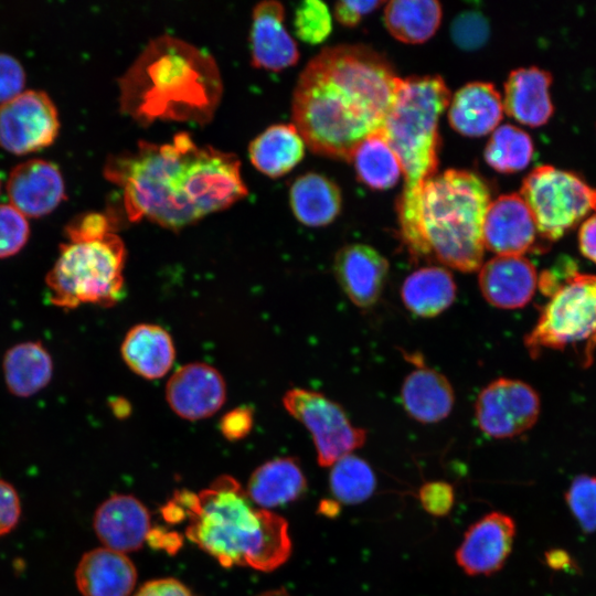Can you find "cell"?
I'll return each mask as SVG.
<instances>
[{"label": "cell", "instance_id": "obj_50", "mask_svg": "<svg viewBox=\"0 0 596 596\" xmlns=\"http://www.w3.org/2000/svg\"><path fill=\"white\" fill-rule=\"evenodd\" d=\"M258 596H292V595H290L286 589L279 588V589L265 592Z\"/></svg>", "mask_w": 596, "mask_h": 596}, {"label": "cell", "instance_id": "obj_49", "mask_svg": "<svg viewBox=\"0 0 596 596\" xmlns=\"http://www.w3.org/2000/svg\"><path fill=\"white\" fill-rule=\"evenodd\" d=\"M319 512L328 518H334L340 512V504L334 499H324L319 504Z\"/></svg>", "mask_w": 596, "mask_h": 596}, {"label": "cell", "instance_id": "obj_13", "mask_svg": "<svg viewBox=\"0 0 596 596\" xmlns=\"http://www.w3.org/2000/svg\"><path fill=\"white\" fill-rule=\"evenodd\" d=\"M485 249L497 255L523 256L546 247L533 215L519 193H508L491 201L482 226Z\"/></svg>", "mask_w": 596, "mask_h": 596}, {"label": "cell", "instance_id": "obj_11", "mask_svg": "<svg viewBox=\"0 0 596 596\" xmlns=\"http://www.w3.org/2000/svg\"><path fill=\"white\" fill-rule=\"evenodd\" d=\"M540 409V396L531 385L500 377L478 394L475 416L483 434L492 438H511L533 427Z\"/></svg>", "mask_w": 596, "mask_h": 596}, {"label": "cell", "instance_id": "obj_31", "mask_svg": "<svg viewBox=\"0 0 596 596\" xmlns=\"http://www.w3.org/2000/svg\"><path fill=\"white\" fill-rule=\"evenodd\" d=\"M441 4L435 0H394L384 8V23L393 38L407 44H421L438 30Z\"/></svg>", "mask_w": 596, "mask_h": 596}, {"label": "cell", "instance_id": "obj_46", "mask_svg": "<svg viewBox=\"0 0 596 596\" xmlns=\"http://www.w3.org/2000/svg\"><path fill=\"white\" fill-rule=\"evenodd\" d=\"M577 243L581 254L596 264V212L582 222Z\"/></svg>", "mask_w": 596, "mask_h": 596}, {"label": "cell", "instance_id": "obj_5", "mask_svg": "<svg viewBox=\"0 0 596 596\" xmlns=\"http://www.w3.org/2000/svg\"><path fill=\"white\" fill-rule=\"evenodd\" d=\"M491 202L487 182L468 170L448 169L427 180L411 230L401 236L415 260L437 262L462 273L482 265L483 220Z\"/></svg>", "mask_w": 596, "mask_h": 596}, {"label": "cell", "instance_id": "obj_37", "mask_svg": "<svg viewBox=\"0 0 596 596\" xmlns=\"http://www.w3.org/2000/svg\"><path fill=\"white\" fill-rule=\"evenodd\" d=\"M489 36V21L478 10H465L458 13L450 24L451 41L462 51L472 52L481 49Z\"/></svg>", "mask_w": 596, "mask_h": 596}, {"label": "cell", "instance_id": "obj_33", "mask_svg": "<svg viewBox=\"0 0 596 596\" xmlns=\"http://www.w3.org/2000/svg\"><path fill=\"white\" fill-rule=\"evenodd\" d=\"M534 145L523 129L504 124L497 127L485 148V160L496 171L514 173L525 169L533 157Z\"/></svg>", "mask_w": 596, "mask_h": 596}, {"label": "cell", "instance_id": "obj_4", "mask_svg": "<svg viewBox=\"0 0 596 596\" xmlns=\"http://www.w3.org/2000/svg\"><path fill=\"white\" fill-rule=\"evenodd\" d=\"M171 500L188 520V540L224 567L272 572L291 554L287 521L254 504L232 476L217 477L198 493L178 490Z\"/></svg>", "mask_w": 596, "mask_h": 596}, {"label": "cell", "instance_id": "obj_17", "mask_svg": "<svg viewBox=\"0 0 596 596\" xmlns=\"http://www.w3.org/2000/svg\"><path fill=\"white\" fill-rule=\"evenodd\" d=\"M478 270L481 295L496 308H522L538 288L536 268L524 256L497 255L482 263Z\"/></svg>", "mask_w": 596, "mask_h": 596}, {"label": "cell", "instance_id": "obj_9", "mask_svg": "<svg viewBox=\"0 0 596 596\" xmlns=\"http://www.w3.org/2000/svg\"><path fill=\"white\" fill-rule=\"evenodd\" d=\"M520 195L530 209L543 242H556L596 212V188L581 175L551 164L534 168Z\"/></svg>", "mask_w": 596, "mask_h": 596}, {"label": "cell", "instance_id": "obj_14", "mask_svg": "<svg viewBox=\"0 0 596 596\" xmlns=\"http://www.w3.org/2000/svg\"><path fill=\"white\" fill-rule=\"evenodd\" d=\"M515 532L510 515L499 511L485 514L465 532L455 552L458 566L470 576L497 573L512 552Z\"/></svg>", "mask_w": 596, "mask_h": 596}, {"label": "cell", "instance_id": "obj_41", "mask_svg": "<svg viewBox=\"0 0 596 596\" xmlns=\"http://www.w3.org/2000/svg\"><path fill=\"white\" fill-rule=\"evenodd\" d=\"M25 74L13 56L0 53V105L22 93Z\"/></svg>", "mask_w": 596, "mask_h": 596}, {"label": "cell", "instance_id": "obj_39", "mask_svg": "<svg viewBox=\"0 0 596 596\" xmlns=\"http://www.w3.org/2000/svg\"><path fill=\"white\" fill-rule=\"evenodd\" d=\"M65 233L72 243L104 238L113 232L110 220L103 213L91 212L73 220Z\"/></svg>", "mask_w": 596, "mask_h": 596}, {"label": "cell", "instance_id": "obj_48", "mask_svg": "<svg viewBox=\"0 0 596 596\" xmlns=\"http://www.w3.org/2000/svg\"><path fill=\"white\" fill-rule=\"evenodd\" d=\"M546 564L553 570H567L573 566L571 556L561 549H553L545 553Z\"/></svg>", "mask_w": 596, "mask_h": 596}, {"label": "cell", "instance_id": "obj_38", "mask_svg": "<svg viewBox=\"0 0 596 596\" xmlns=\"http://www.w3.org/2000/svg\"><path fill=\"white\" fill-rule=\"evenodd\" d=\"M29 233L25 216L11 204H0V258L20 252L29 238Z\"/></svg>", "mask_w": 596, "mask_h": 596}, {"label": "cell", "instance_id": "obj_1", "mask_svg": "<svg viewBox=\"0 0 596 596\" xmlns=\"http://www.w3.org/2000/svg\"><path fill=\"white\" fill-rule=\"evenodd\" d=\"M104 172L123 189L129 221L146 219L174 231L248 193L237 156L198 146L188 132L168 143L140 140L135 151L109 158Z\"/></svg>", "mask_w": 596, "mask_h": 596}, {"label": "cell", "instance_id": "obj_10", "mask_svg": "<svg viewBox=\"0 0 596 596\" xmlns=\"http://www.w3.org/2000/svg\"><path fill=\"white\" fill-rule=\"evenodd\" d=\"M283 404L311 434L321 467H331L365 444L366 432L352 425L340 404L319 392L294 387L284 394Z\"/></svg>", "mask_w": 596, "mask_h": 596}, {"label": "cell", "instance_id": "obj_28", "mask_svg": "<svg viewBox=\"0 0 596 596\" xmlns=\"http://www.w3.org/2000/svg\"><path fill=\"white\" fill-rule=\"evenodd\" d=\"M295 217L310 227L326 226L340 214V188L329 178L315 172L298 177L289 190Z\"/></svg>", "mask_w": 596, "mask_h": 596}, {"label": "cell", "instance_id": "obj_25", "mask_svg": "<svg viewBox=\"0 0 596 596\" xmlns=\"http://www.w3.org/2000/svg\"><path fill=\"white\" fill-rule=\"evenodd\" d=\"M307 480L298 461L291 457L268 460L249 477L246 492L258 508L269 510L299 499Z\"/></svg>", "mask_w": 596, "mask_h": 596}, {"label": "cell", "instance_id": "obj_18", "mask_svg": "<svg viewBox=\"0 0 596 596\" xmlns=\"http://www.w3.org/2000/svg\"><path fill=\"white\" fill-rule=\"evenodd\" d=\"M93 526L105 547L125 554L143 545L151 520L141 501L120 493L110 496L97 508Z\"/></svg>", "mask_w": 596, "mask_h": 596}, {"label": "cell", "instance_id": "obj_21", "mask_svg": "<svg viewBox=\"0 0 596 596\" xmlns=\"http://www.w3.org/2000/svg\"><path fill=\"white\" fill-rule=\"evenodd\" d=\"M552 74L538 66L510 72L504 83L503 110L518 123L541 127L554 114L550 88Z\"/></svg>", "mask_w": 596, "mask_h": 596}, {"label": "cell", "instance_id": "obj_19", "mask_svg": "<svg viewBox=\"0 0 596 596\" xmlns=\"http://www.w3.org/2000/svg\"><path fill=\"white\" fill-rule=\"evenodd\" d=\"M7 191L11 205L30 217L49 214L65 198L60 170L52 162L41 159L17 166L9 175Z\"/></svg>", "mask_w": 596, "mask_h": 596}, {"label": "cell", "instance_id": "obj_2", "mask_svg": "<svg viewBox=\"0 0 596 596\" xmlns=\"http://www.w3.org/2000/svg\"><path fill=\"white\" fill-rule=\"evenodd\" d=\"M400 78L387 58L366 45L324 47L294 88L292 125L313 153L350 161L355 147L383 128Z\"/></svg>", "mask_w": 596, "mask_h": 596}, {"label": "cell", "instance_id": "obj_29", "mask_svg": "<svg viewBox=\"0 0 596 596\" xmlns=\"http://www.w3.org/2000/svg\"><path fill=\"white\" fill-rule=\"evenodd\" d=\"M305 146L292 124H276L252 140L248 155L258 171L269 178H279L302 160Z\"/></svg>", "mask_w": 596, "mask_h": 596}, {"label": "cell", "instance_id": "obj_15", "mask_svg": "<svg viewBox=\"0 0 596 596\" xmlns=\"http://www.w3.org/2000/svg\"><path fill=\"white\" fill-rule=\"evenodd\" d=\"M166 397L182 418L198 421L215 414L226 398V385L213 366L193 362L179 368L169 379Z\"/></svg>", "mask_w": 596, "mask_h": 596}, {"label": "cell", "instance_id": "obj_22", "mask_svg": "<svg viewBox=\"0 0 596 596\" xmlns=\"http://www.w3.org/2000/svg\"><path fill=\"white\" fill-rule=\"evenodd\" d=\"M75 582L82 596H129L137 582V570L125 554L98 547L82 556Z\"/></svg>", "mask_w": 596, "mask_h": 596}, {"label": "cell", "instance_id": "obj_47", "mask_svg": "<svg viewBox=\"0 0 596 596\" xmlns=\"http://www.w3.org/2000/svg\"><path fill=\"white\" fill-rule=\"evenodd\" d=\"M147 541L152 547H158L172 554L182 546V538L179 533L173 531H167L161 528H151Z\"/></svg>", "mask_w": 596, "mask_h": 596}, {"label": "cell", "instance_id": "obj_27", "mask_svg": "<svg viewBox=\"0 0 596 596\" xmlns=\"http://www.w3.org/2000/svg\"><path fill=\"white\" fill-rule=\"evenodd\" d=\"M456 281L443 266L429 265L411 273L401 287V298L408 311L433 318L448 309L456 299Z\"/></svg>", "mask_w": 596, "mask_h": 596}, {"label": "cell", "instance_id": "obj_7", "mask_svg": "<svg viewBox=\"0 0 596 596\" xmlns=\"http://www.w3.org/2000/svg\"><path fill=\"white\" fill-rule=\"evenodd\" d=\"M125 258L124 242L115 233L63 244L45 278L51 302L63 309L84 304L113 306L123 294Z\"/></svg>", "mask_w": 596, "mask_h": 596}, {"label": "cell", "instance_id": "obj_23", "mask_svg": "<svg viewBox=\"0 0 596 596\" xmlns=\"http://www.w3.org/2000/svg\"><path fill=\"white\" fill-rule=\"evenodd\" d=\"M450 127L466 137H482L493 131L503 117V102L487 82H471L459 88L448 105Z\"/></svg>", "mask_w": 596, "mask_h": 596}, {"label": "cell", "instance_id": "obj_12", "mask_svg": "<svg viewBox=\"0 0 596 596\" xmlns=\"http://www.w3.org/2000/svg\"><path fill=\"white\" fill-rule=\"evenodd\" d=\"M60 128L57 110L46 93L22 92L0 105V147L15 155L53 143Z\"/></svg>", "mask_w": 596, "mask_h": 596}, {"label": "cell", "instance_id": "obj_36", "mask_svg": "<svg viewBox=\"0 0 596 596\" xmlns=\"http://www.w3.org/2000/svg\"><path fill=\"white\" fill-rule=\"evenodd\" d=\"M294 24L297 36L309 44L323 42L332 29L330 11L319 0L301 2L295 12Z\"/></svg>", "mask_w": 596, "mask_h": 596}, {"label": "cell", "instance_id": "obj_35", "mask_svg": "<svg viewBox=\"0 0 596 596\" xmlns=\"http://www.w3.org/2000/svg\"><path fill=\"white\" fill-rule=\"evenodd\" d=\"M565 501L581 529L596 532V477H575L565 492Z\"/></svg>", "mask_w": 596, "mask_h": 596}, {"label": "cell", "instance_id": "obj_6", "mask_svg": "<svg viewBox=\"0 0 596 596\" xmlns=\"http://www.w3.org/2000/svg\"><path fill=\"white\" fill-rule=\"evenodd\" d=\"M450 92L437 75L400 78L382 131L395 152L405 180L397 202L400 235L412 227L421 190L437 174L440 136L438 121Z\"/></svg>", "mask_w": 596, "mask_h": 596}, {"label": "cell", "instance_id": "obj_30", "mask_svg": "<svg viewBox=\"0 0 596 596\" xmlns=\"http://www.w3.org/2000/svg\"><path fill=\"white\" fill-rule=\"evenodd\" d=\"M3 373L11 393L28 397L38 393L51 381L52 358L40 342L20 343L6 353Z\"/></svg>", "mask_w": 596, "mask_h": 596}, {"label": "cell", "instance_id": "obj_32", "mask_svg": "<svg viewBox=\"0 0 596 596\" xmlns=\"http://www.w3.org/2000/svg\"><path fill=\"white\" fill-rule=\"evenodd\" d=\"M358 180L374 190H387L400 180V161L382 129L363 139L353 150L350 161Z\"/></svg>", "mask_w": 596, "mask_h": 596}, {"label": "cell", "instance_id": "obj_16", "mask_svg": "<svg viewBox=\"0 0 596 596\" xmlns=\"http://www.w3.org/2000/svg\"><path fill=\"white\" fill-rule=\"evenodd\" d=\"M387 259L374 247L352 243L341 247L333 260L338 284L359 308L373 307L380 299L389 276Z\"/></svg>", "mask_w": 596, "mask_h": 596}, {"label": "cell", "instance_id": "obj_8", "mask_svg": "<svg viewBox=\"0 0 596 596\" xmlns=\"http://www.w3.org/2000/svg\"><path fill=\"white\" fill-rule=\"evenodd\" d=\"M524 345L532 358L578 347L589 356L596 348V276L576 270L567 276L549 296Z\"/></svg>", "mask_w": 596, "mask_h": 596}, {"label": "cell", "instance_id": "obj_20", "mask_svg": "<svg viewBox=\"0 0 596 596\" xmlns=\"http://www.w3.org/2000/svg\"><path fill=\"white\" fill-rule=\"evenodd\" d=\"M284 20L285 9L280 2L268 0L255 6L249 36L254 67L279 72L298 62L297 44Z\"/></svg>", "mask_w": 596, "mask_h": 596}, {"label": "cell", "instance_id": "obj_44", "mask_svg": "<svg viewBox=\"0 0 596 596\" xmlns=\"http://www.w3.org/2000/svg\"><path fill=\"white\" fill-rule=\"evenodd\" d=\"M383 4L381 1H338L333 13L337 21L348 28L356 26L362 18Z\"/></svg>", "mask_w": 596, "mask_h": 596}, {"label": "cell", "instance_id": "obj_34", "mask_svg": "<svg viewBox=\"0 0 596 596\" xmlns=\"http://www.w3.org/2000/svg\"><path fill=\"white\" fill-rule=\"evenodd\" d=\"M329 488L339 503L358 504L374 492L375 473L363 458L349 454L331 466Z\"/></svg>", "mask_w": 596, "mask_h": 596}, {"label": "cell", "instance_id": "obj_26", "mask_svg": "<svg viewBox=\"0 0 596 596\" xmlns=\"http://www.w3.org/2000/svg\"><path fill=\"white\" fill-rule=\"evenodd\" d=\"M121 355L132 372L155 380L171 369L175 350L167 330L157 324L140 323L127 332L121 344Z\"/></svg>", "mask_w": 596, "mask_h": 596}, {"label": "cell", "instance_id": "obj_45", "mask_svg": "<svg viewBox=\"0 0 596 596\" xmlns=\"http://www.w3.org/2000/svg\"><path fill=\"white\" fill-rule=\"evenodd\" d=\"M134 596H193L180 581L171 577L145 583Z\"/></svg>", "mask_w": 596, "mask_h": 596}, {"label": "cell", "instance_id": "obj_51", "mask_svg": "<svg viewBox=\"0 0 596 596\" xmlns=\"http://www.w3.org/2000/svg\"><path fill=\"white\" fill-rule=\"evenodd\" d=\"M0 187H1V183H0Z\"/></svg>", "mask_w": 596, "mask_h": 596}, {"label": "cell", "instance_id": "obj_42", "mask_svg": "<svg viewBox=\"0 0 596 596\" xmlns=\"http://www.w3.org/2000/svg\"><path fill=\"white\" fill-rule=\"evenodd\" d=\"M21 514L18 492L9 482L0 479V536L17 525Z\"/></svg>", "mask_w": 596, "mask_h": 596}, {"label": "cell", "instance_id": "obj_3", "mask_svg": "<svg viewBox=\"0 0 596 596\" xmlns=\"http://www.w3.org/2000/svg\"><path fill=\"white\" fill-rule=\"evenodd\" d=\"M118 85L120 111L141 126L156 120L209 124L223 93L214 57L167 34L149 42Z\"/></svg>", "mask_w": 596, "mask_h": 596}, {"label": "cell", "instance_id": "obj_24", "mask_svg": "<svg viewBox=\"0 0 596 596\" xmlns=\"http://www.w3.org/2000/svg\"><path fill=\"white\" fill-rule=\"evenodd\" d=\"M401 401L409 417L423 424H433L450 414L455 392L443 373L419 365L404 379Z\"/></svg>", "mask_w": 596, "mask_h": 596}, {"label": "cell", "instance_id": "obj_40", "mask_svg": "<svg viewBox=\"0 0 596 596\" xmlns=\"http://www.w3.org/2000/svg\"><path fill=\"white\" fill-rule=\"evenodd\" d=\"M423 509L434 517L449 514L455 503V491L450 483L441 480L425 482L418 490Z\"/></svg>", "mask_w": 596, "mask_h": 596}, {"label": "cell", "instance_id": "obj_43", "mask_svg": "<svg viewBox=\"0 0 596 596\" xmlns=\"http://www.w3.org/2000/svg\"><path fill=\"white\" fill-rule=\"evenodd\" d=\"M253 427V411L247 406H240L227 412L220 421L222 435L231 441L244 438Z\"/></svg>", "mask_w": 596, "mask_h": 596}]
</instances>
